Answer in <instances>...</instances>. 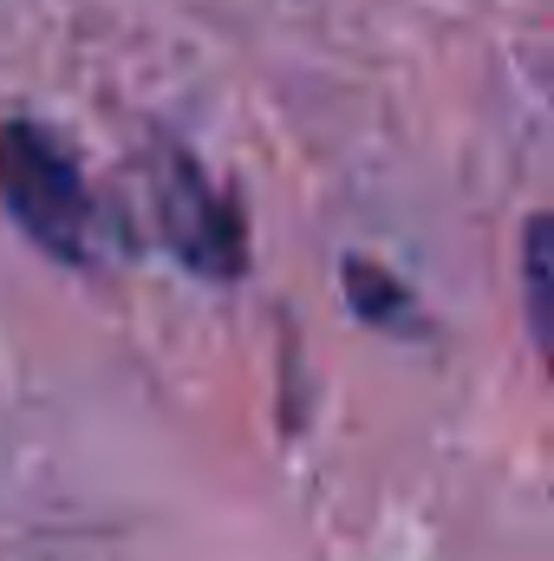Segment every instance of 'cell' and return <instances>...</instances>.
<instances>
[{"label": "cell", "instance_id": "obj_1", "mask_svg": "<svg viewBox=\"0 0 554 561\" xmlns=\"http://www.w3.org/2000/svg\"><path fill=\"white\" fill-rule=\"evenodd\" d=\"M0 203L46 255H59L72 268H99L112 255V222H105L85 170L33 118L0 125Z\"/></svg>", "mask_w": 554, "mask_h": 561}, {"label": "cell", "instance_id": "obj_2", "mask_svg": "<svg viewBox=\"0 0 554 561\" xmlns=\"http://www.w3.org/2000/svg\"><path fill=\"white\" fill-rule=\"evenodd\" d=\"M157 222H163L176 262H189V268H203V275H216V280L242 275V262H249L242 216L209 183V170L196 157H170L163 163V176H157Z\"/></svg>", "mask_w": 554, "mask_h": 561}, {"label": "cell", "instance_id": "obj_3", "mask_svg": "<svg viewBox=\"0 0 554 561\" xmlns=\"http://www.w3.org/2000/svg\"><path fill=\"white\" fill-rule=\"evenodd\" d=\"M529 307H535V340H549V313H542V300H549V222L535 216L529 222Z\"/></svg>", "mask_w": 554, "mask_h": 561}]
</instances>
